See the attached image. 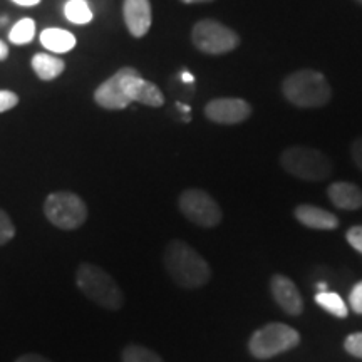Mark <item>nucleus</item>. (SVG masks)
Instances as JSON below:
<instances>
[{"mask_svg":"<svg viewBox=\"0 0 362 362\" xmlns=\"http://www.w3.org/2000/svg\"><path fill=\"white\" fill-rule=\"evenodd\" d=\"M76 284L89 300L107 310H119L124 305V296L116 280L101 267L81 264L76 272Z\"/></svg>","mask_w":362,"mask_h":362,"instance_id":"obj_3","label":"nucleus"},{"mask_svg":"<svg viewBox=\"0 0 362 362\" xmlns=\"http://www.w3.org/2000/svg\"><path fill=\"white\" fill-rule=\"evenodd\" d=\"M284 170L298 180L322 181L332 173V161L325 153L309 146H291L280 155Z\"/></svg>","mask_w":362,"mask_h":362,"instance_id":"obj_4","label":"nucleus"},{"mask_svg":"<svg viewBox=\"0 0 362 362\" xmlns=\"http://www.w3.org/2000/svg\"><path fill=\"white\" fill-rule=\"evenodd\" d=\"M12 2L19 4V6H24V7H34L40 4V0H12Z\"/></svg>","mask_w":362,"mask_h":362,"instance_id":"obj_30","label":"nucleus"},{"mask_svg":"<svg viewBox=\"0 0 362 362\" xmlns=\"http://www.w3.org/2000/svg\"><path fill=\"white\" fill-rule=\"evenodd\" d=\"M8 57V45L0 39V61H6Z\"/></svg>","mask_w":362,"mask_h":362,"instance_id":"obj_29","label":"nucleus"},{"mask_svg":"<svg viewBox=\"0 0 362 362\" xmlns=\"http://www.w3.org/2000/svg\"><path fill=\"white\" fill-rule=\"evenodd\" d=\"M35 35V22L33 19H22L12 27L8 39L16 45H25L33 42Z\"/></svg>","mask_w":362,"mask_h":362,"instance_id":"obj_20","label":"nucleus"},{"mask_svg":"<svg viewBox=\"0 0 362 362\" xmlns=\"http://www.w3.org/2000/svg\"><path fill=\"white\" fill-rule=\"evenodd\" d=\"M181 214L194 225L203 228H214L221 221V208L206 192L198 188H188L180 194Z\"/></svg>","mask_w":362,"mask_h":362,"instance_id":"obj_8","label":"nucleus"},{"mask_svg":"<svg viewBox=\"0 0 362 362\" xmlns=\"http://www.w3.org/2000/svg\"><path fill=\"white\" fill-rule=\"evenodd\" d=\"M270 291L280 309L288 315H300L304 310V300L296 284L285 275H274L270 279Z\"/></svg>","mask_w":362,"mask_h":362,"instance_id":"obj_11","label":"nucleus"},{"mask_svg":"<svg viewBox=\"0 0 362 362\" xmlns=\"http://www.w3.org/2000/svg\"><path fill=\"white\" fill-rule=\"evenodd\" d=\"M351 155H352V160H354L357 168L362 170V136L361 138L354 139V143H352Z\"/></svg>","mask_w":362,"mask_h":362,"instance_id":"obj_27","label":"nucleus"},{"mask_svg":"<svg viewBox=\"0 0 362 362\" xmlns=\"http://www.w3.org/2000/svg\"><path fill=\"white\" fill-rule=\"evenodd\" d=\"M349 304H351V309L354 310L356 314H362V280L352 287L351 296H349Z\"/></svg>","mask_w":362,"mask_h":362,"instance_id":"obj_25","label":"nucleus"},{"mask_svg":"<svg viewBox=\"0 0 362 362\" xmlns=\"http://www.w3.org/2000/svg\"><path fill=\"white\" fill-rule=\"evenodd\" d=\"M205 116L216 124H240L252 116V106L245 99L218 98L206 104Z\"/></svg>","mask_w":362,"mask_h":362,"instance_id":"obj_9","label":"nucleus"},{"mask_svg":"<svg viewBox=\"0 0 362 362\" xmlns=\"http://www.w3.org/2000/svg\"><path fill=\"white\" fill-rule=\"evenodd\" d=\"M282 93L288 103L304 110L322 107L332 98V89L325 76L314 69H300L288 74L282 83Z\"/></svg>","mask_w":362,"mask_h":362,"instance_id":"obj_2","label":"nucleus"},{"mask_svg":"<svg viewBox=\"0 0 362 362\" xmlns=\"http://www.w3.org/2000/svg\"><path fill=\"white\" fill-rule=\"evenodd\" d=\"M293 215L302 225L314 230H334L339 226V218L336 215L314 205H298Z\"/></svg>","mask_w":362,"mask_h":362,"instance_id":"obj_14","label":"nucleus"},{"mask_svg":"<svg viewBox=\"0 0 362 362\" xmlns=\"http://www.w3.org/2000/svg\"><path fill=\"white\" fill-rule=\"evenodd\" d=\"M33 69L39 76V79L52 81L64 72L66 64L62 59L52 56V54H35L33 57Z\"/></svg>","mask_w":362,"mask_h":362,"instance_id":"obj_17","label":"nucleus"},{"mask_svg":"<svg viewBox=\"0 0 362 362\" xmlns=\"http://www.w3.org/2000/svg\"><path fill=\"white\" fill-rule=\"evenodd\" d=\"M44 214L57 228L76 230L88 218V206L76 193L56 192L45 198Z\"/></svg>","mask_w":362,"mask_h":362,"instance_id":"obj_6","label":"nucleus"},{"mask_svg":"<svg viewBox=\"0 0 362 362\" xmlns=\"http://www.w3.org/2000/svg\"><path fill=\"white\" fill-rule=\"evenodd\" d=\"M192 40L198 51L210 54V56L232 52L240 44V37L235 30L214 19L197 22L192 30Z\"/></svg>","mask_w":362,"mask_h":362,"instance_id":"obj_7","label":"nucleus"},{"mask_svg":"<svg viewBox=\"0 0 362 362\" xmlns=\"http://www.w3.org/2000/svg\"><path fill=\"white\" fill-rule=\"evenodd\" d=\"M121 359H123V362H163L156 352H153L144 346H136V344L124 347Z\"/></svg>","mask_w":362,"mask_h":362,"instance_id":"obj_21","label":"nucleus"},{"mask_svg":"<svg viewBox=\"0 0 362 362\" xmlns=\"http://www.w3.org/2000/svg\"><path fill=\"white\" fill-rule=\"evenodd\" d=\"M329 200L341 210H357L362 206V189L356 183L337 181L327 189Z\"/></svg>","mask_w":362,"mask_h":362,"instance_id":"obj_15","label":"nucleus"},{"mask_svg":"<svg viewBox=\"0 0 362 362\" xmlns=\"http://www.w3.org/2000/svg\"><path fill=\"white\" fill-rule=\"evenodd\" d=\"M315 302L322 309H325L329 314L339 317V319H346L347 314H349V309H347L346 302L342 300V297L339 293L334 292H317Z\"/></svg>","mask_w":362,"mask_h":362,"instance_id":"obj_19","label":"nucleus"},{"mask_svg":"<svg viewBox=\"0 0 362 362\" xmlns=\"http://www.w3.org/2000/svg\"><path fill=\"white\" fill-rule=\"evenodd\" d=\"M344 349L349 352L351 356L362 359V332H354L347 336L346 342H344Z\"/></svg>","mask_w":362,"mask_h":362,"instance_id":"obj_23","label":"nucleus"},{"mask_svg":"<svg viewBox=\"0 0 362 362\" xmlns=\"http://www.w3.org/2000/svg\"><path fill=\"white\" fill-rule=\"evenodd\" d=\"M40 42L47 51L64 54L76 47V37L64 29H45L40 33Z\"/></svg>","mask_w":362,"mask_h":362,"instance_id":"obj_16","label":"nucleus"},{"mask_svg":"<svg viewBox=\"0 0 362 362\" xmlns=\"http://www.w3.org/2000/svg\"><path fill=\"white\" fill-rule=\"evenodd\" d=\"M298 342H300V334L296 329L280 322H272L253 332L248 342V349L257 359H270V357L293 349L298 346Z\"/></svg>","mask_w":362,"mask_h":362,"instance_id":"obj_5","label":"nucleus"},{"mask_svg":"<svg viewBox=\"0 0 362 362\" xmlns=\"http://www.w3.org/2000/svg\"><path fill=\"white\" fill-rule=\"evenodd\" d=\"M16 237V226L11 216L0 208V247L6 245L11 240Z\"/></svg>","mask_w":362,"mask_h":362,"instance_id":"obj_22","label":"nucleus"},{"mask_svg":"<svg viewBox=\"0 0 362 362\" xmlns=\"http://www.w3.org/2000/svg\"><path fill=\"white\" fill-rule=\"evenodd\" d=\"M346 238L357 252L362 253V225H356L349 228V232L346 233Z\"/></svg>","mask_w":362,"mask_h":362,"instance_id":"obj_26","label":"nucleus"},{"mask_svg":"<svg viewBox=\"0 0 362 362\" xmlns=\"http://www.w3.org/2000/svg\"><path fill=\"white\" fill-rule=\"evenodd\" d=\"M183 4H205V2H214V0H181Z\"/></svg>","mask_w":362,"mask_h":362,"instance_id":"obj_31","label":"nucleus"},{"mask_svg":"<svg viewBox=\"0 0 362 362\" xmlns=\"http://www.w3.org/2000/svg\"><path fill=\"white\" fill-rule=\"evenodd\" d=\"M19 104V96L12 90H0V112L11 111Z\"/></svg>","mask_w":362,"mask_h":362,"instance_id":"obj_24","label":"nucleus"},{"mask_svg":"<svg viewBox=\"0 0 362 362\" xmlns=\"http://www.w3.org/2000/svg\"><path fill=\"white\" fill-rule=\"evenodd\" d=\"M166 272L183 288L203 287L211 277L208 262L183 240H171L163 253Z\"/></svg>","mask_w":362,"mask_h":362,"instance_id":"obj_1","label":"nucleus"},{"mask_svg":"<svg viewBox=\"0 0 362 362\" xmlns=\"http://www.w3.org/2000/svg\"><path fill=\"white\" fill-rule=\"evenodd\" d=\"M123 17L129 34L141 39L151 27V4L149 0H124Z\"/></svg>","mask_w":362,"mask_h":362,"instance_id":"obj_13","label":"nucleus"},{"mask_svg":"<svg viewBox=\"0 0 362 362\" xmlns=\"http://www.w3.org/2000/svg\"><path fill=\"white\" fill-rule=\"evenodd\" d=\"M356 2H357V4H361V6H362V0H356Z\"/></svg>","mask_w":362,"mask_h":362,"instance_id":"obj_34","label":"nucleus"},{"mask_svg":"<svg viewBox=\"0 0 362 362\" xmlns=\"http://www.w3.org/2000/svg\"><path fill=\"white\" fill-rule=\"evenodd\" d=\"M317 288H319V292H327V285L322 284V282L317 285Z\"/></svg>","mask_w":362,"mask_h":362,"instance_id":"obj_32","label":"nucleus"},{"mask_svg":"<svg viewBox=\"0 0 362 362\" xmlns=\"http://www.w3.org/2000/svg\"><path fill=\"white\" fill-rule=\"evenodd\" d=\"M124 89L131 103H141L151 107H160L165 104V96H163L160 88L153 84L151 81L143 79L136 69L131 71L128 78H126Z\"/></svg>","mask_w":362,"mask_h":362,"instance_id":"obj_12","label":"nucleus"},{"mask_svg":"<svg viewBox=\"0 0 362 362\" xmlns=\"http://www.w3.org/2000/svg\"><path fill=\"white\" fill-rule=\"evenodd\" d=\"M64 16L67 21L78 25H86L94 19V13L86 0H69L64 6Z\"/></svg>","mask_w":362,"mask_h":362,"instance_id":"obj_18","label":"nucleus"},{"mask_svg":"<svg viewBox=\"0 0 362 362\" xmlns=\"http://www.w3.org/2000/svg\"><path fill=\"white\" fill-rule=\"evenodd\" d=\"M133 71V67H123L116 72L115 76H111L110 79H106L99 86L94 93V101L104 110L110 111H119L126 110L131 104V99L128 98L124 89V81L129 76V72Z\"/></svg>","mask_w":362,"mask_h":362,"instance_id":"obj_10","label":"nucleus"},{"mask_svg":"<svg viewBox=\"0 0 362 362\" xmlns=\"http://www.w3.org/2000/svg\"><path fill=\"white\" fill-rule=\"evenodd\" d=\"M16 362H52V361L47 359V357L40 356V354H24V356H21Z\"/></svg>","mask_w":362,"mask_h":362,"instance_id":"obj_28","label":"nucleus"},{"mask_svg":"<svg viewBox=\"0 0 362 362\" xmlns=\"http://www.w3.org/2000/svg\"><path fill=\"white\" fill-rule=\"evenodd\" d=\"M7 24V17H2V19H0V25H6Z\"/></svg>","mask_w":362,"mask_h":362,"instance_id":"obj_33","label":"nucleus"}]
</instances>
